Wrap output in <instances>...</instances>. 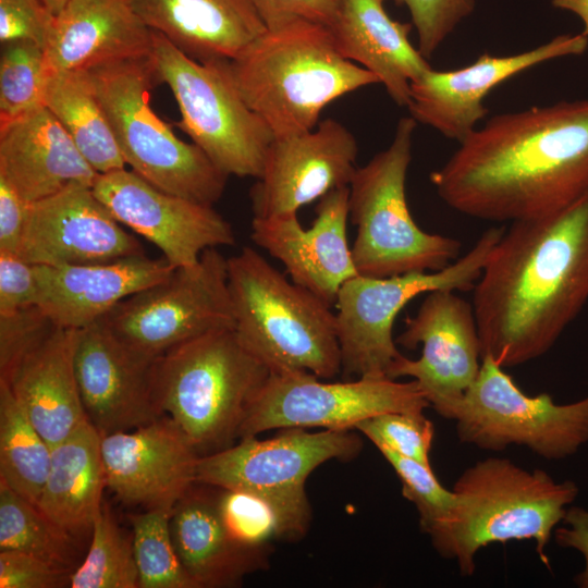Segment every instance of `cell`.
Returning a JSON list of instances; mask_svg holds the SVG:
<instances>
[{
    "mask_svg": "<svg viewBox=\"0 0 588 588\" xmlns=\"http://www.w3.org/2000/svg\"><path fill=\"white\" fill-rule=\"evenodd\" d=\"M458 144L429 179L468 217L530 219L588 193V99L497 114Z\"/></svg>",
    "mask_w": 588,
    "mask_h": 588,
    "instance_id": "obj_1",
    "label": "cell"
},
{
    "mask_svg": "<svg viewBox=\"0 0 588 588\" xmlns=\"http://www.w3.org/2000/svg\"><path fill=\"white\" fill-rule=\"evenodd\" d=\"M588 302V193L511 222L474 287L481 357L516 367L541 357Z\"/></svg>",
    "mask_w": 588,
    "mask_h": 588,
    "instance_id": "obj_2",
    "label": "cell"
},
{
    "mask_svg": "<svg viewBox=\"0 0 588 588\" xmlns=\"http://www.w3.org/2000/svg\"><path fill=\"white\" fill-rule=\"evenodd\" d=\"M230 65L243 98L274 138L314 130L329 103L379 84L340 54L329 27L303 20L266 28Z\"/></svg>",
    "mask_w": 588,
    "mask_h": 588,
    "instance_id": "obj_3",
    "label": "cell"
},
{
    "mask_svg": "<svg viewBox=\"0 0 588 588\" xmlns=\"http://www.w3.org/2000/svg\"><path fill=\"white\" fill-rule=\"evenodd\" d=\"M450 518L428 534L434 550L471 576L479 550L491 543L534 540L549 567L546 547L578 487L556 481L542 469H525L509 458L487 457L466 468L453 486Z\"/></svg>",
    "mask_w": 588,
    "mask_h": 588,
    "instance_id": "obj_4",
    "label": "cell"
},
{
    "mask_svg": "<svg viewBox=\"0 0 588 588\" xmlns=\"http://www.w3.org/2000/svg\"><path fill=\"white\" fill-rule=\"evenodd\" d=\"M228 278L235 333L272 373L307 371L331 379L341 372L331 306L250 247L228 258Z\"/></svg>",
    "mask_w": 588,
    "mask_h": 588,
    "instance_id": "obj_5",
    "label": "cell"
},
{
    "mask_svg": "<svg viewBox=\"0 0 588 588\" xmlns=\"http://www.w3.org/2000/svg\"><path fill=\"white\" fill-rule=\"evenodd\" d=\"M270 373L235 330L215 331L155 360L154 395L161 415L171 418L203 456L238 440L247 408Z\"/></svg>",
    "mask_w": 588,
    "mask_h": 588,
    "instance_id": "obj_6",
    "label": "cell"
},
{
    "mask_svg": "<svg viewBox=\"0 0 588 588\" xmlns=\"http://www.w3.org/2000/svg\"><path fill=\"white\" fill-rule=\"evenodd\" d=\"M417 122L399 120L391 144L357 168L350 183L348 215L357 228L352 257L358 274L388 278L431 272L460 258L458 240L421 230L406 199Z\"/></svg>",
    "mask_w": 588,
    "mask_h": 588,
    "instance_id": "obj_7",
    "label": "cell"
},
{
    "mask_svg": "<svg viewBox=\"0 0 588 588\" xmlns=\"http://www.w3.org/2000/svg\"><path fill=\"white\" fill-rule=\"evenodd\" d=\"M89 72L125 164L163 192L213 206L229 176L198 146L180 139L150 107L149 90L157 81L150 57Z\"/></svg>",
    "mask_w": 588,
    "mask_h": 588,
    "instance_id": "obj_8",
    "label": "cell"
},
{
    "mask_svg": "<svg viewBox=\"0 0 588 588\" xmlns=\"http://www.w3.org/2000/svg\"><path fill=\"white\" fill-rule=\"evenodd\" d=\"M150 61L179 106L177 126L228 176L258 179L274 135L243 98L230 60L199 62L152 30Z\"/></svg>",
    "mask_w": 588,
    "mask_h": 588,
    "instance_id": "obj_9",
    "label": "cell"
},
{
    "mask_svg": "<svg viewBox=\"0 0 588 588\" xmlns=\"http://www.w3.org/2000/svg\"><path fill=\"white\" fill-rule=\"evenodd\" d=\"M503 232L502 226L488 229L470 250L439 271L388 278L357 274L345 281L334 304L344 378L388 377L391 365L402 355L392 331L403 307L436 290H474Z\"/></svg>",
    "mask_w": 588,
    "mask_h": 588,
    "instance_id": "obj_10",
    "label": "cell"
},
{
    "mask_svg": "<svg viewBox=\"0 0 588 588\" xmlns=\"http://www.w3.org/2000/svg\"><path fill=\"white\" fill-rule=\"evenodd\" d=\"M99 322L136 355L156 360L204 334L234 330L228 259L217 248L115 305Z\"/></svg>",
    "mask_w": 588,
    "mask_h": 588,
    "instance_id": "obj_11",
    "label": "cell"
},
{
    "mask_svg": "<svg viewBox=\"0 0 588 588\" xmlns=\"http://www.w3.org/2000/svg\"><path fill=\"white\" fill-rule=\"evenodd\" d=\"M451 419L463 443L490 451L519 445L543 458L562 460L588 442V395L568 404L554 403L548 393L529 396L485 355Z\"/></svg>",
    "mask_w": 588,
    "mask_h": 588,
    "instance_id": "obj_12",
    "label": "cell"
},
{
    "mask_svg": "<svg viewBox=\"0 0 588 588\" xmlns=\"http://www.w3.org/2000/svg\"><path fill=\"white\" fill-rule=\"evenodd\" d=\"M320 379L307 371L271 372L247 408L238 439L283 428L355 430L358 422L379 414L430 406L415 380Z\"/></svg>",
    "mask_w": 588,
    "mask_h": 588,
    "instance_id": "obj_13",
    "label": "cell"
},
{
    "mask_svg": "<svg viewBox=\"0 0 588 588\" xmlns=\"http://www.w3.org/2000/svg\"><path fill=\"white\" fill-rule=\"evenodd\" d=\"M395 342L408 350L421 345V354L417 359L401 355L391 365L388 377L413 378L430 406L451 419L481 366L473 304L452 290L428 292L417 314L405 319V329Z\"/></svg>",
    "mask_w": 588,
    "mask_h": 588,
    "instance_id": "obj_14",
    "label": "cell"
},
{
    "mask_svg": "<svg viewBox=\"0 0 588 588\" xmlns=\"http://www.w3.org/2000/svg\"><path fill=\"white\" fill-rule=\"evenodd\" d=\"M91 188L120 223L156 245L174 268L196 265L208 248L235 244L231 223L213 206L163 192L126 168L98 174Z\"/></svg>",
    "mask_w": 588,
    "mask_h": 588,
    "instance_id": "obj_15",
    "label": "cell"
},
{
    "mask_svg": "<svg viewBox=\"0 0 588 588\" xmlns=\"http://www.w3.org/2000/svg\"><path fill=\"white\" fill-rule=\"evenodd\" d=\"M588 48L585 35H559L532 49L510 54H480L451 71L432 68L412 82L407 109L417 122L457 143L471 134L488 114L485 98L500 84L543 62L579 56Z\"/></svg>",
    "mask_w": 588,
    "mask_h": 588,
    "instance_id": "obj_16",
    "label": "cell"
},
{
    "mask_svg": "<svg viewBox=\"0 0 588 588\" xmlns=\"http://www.w3.org/2000/svg\"><path fill=\"white\" fill-rule=\"evenodd\" d=\"M363 449L354 430L283 428L269 439L245 437L221 451L200 456L197 482L221 489L293 490L331 460L348 462Z\"/></svg>",
    "mask_w": 588,
    "mask_h": 588,
    "instance_id": "obj_17",
    "label": "cell"
},
{
    "mask_svg": "<svg viewBox=\"0 0 588 588\" xmlns=\"http://www.w3.org/2000/svg\"><path fill=\"white\" fill-rule=\"evenodd\" d=\"M357 155L354 134L334 119L302 134L274 138L262 173L249 189L253 218L297 212L330 191L348 186Z\"/></svg>",
    "mask_w": 588,
    "mask_h": 588,
    "instance_id": "obj_18",
    "label": "cell"
},
{
    "mask_svg": "<svg viewBox=\"0 0 588 588\" xmlns=\"http://www.w3.org/2000/svg\"><path fill=\"white\" fill-rule=\"evenodd\" d=\"M19 255L32 265L63 266L145 255L91 186L72 184L30 204Z\"/></svg>",
    "mask_w": 588,
    "mask_h": 588,
    "instance_id": "obj_19",
    "label": "cell"
},
{
    "mask_svg": "<svg viewBox=\"0 0 588 588\" xmlns=\"http://www.w3.org/2000/svg\"><path fill=\"white\" fill-rule=\"evenodd\" d=\"M107 488L126 505L170 507L197 482L199 453L168 416L101 436Z\"/></svg>",
    "mask_w": 588,
    "mask_h": 588,
    "instance_id": "obj_20",
    "label": "cell"
},
{
    "mask_svg": "<svg viewBox=\"0 0 588 588\" xmlns=\"http://www.w3.org/2000/svg\"><path fill=\"white\" fill-rule=\"evenodd\" d=\"M154 363L124 346L99 321L77 330L78 392L88 421L101 436L133 430L163 416L154 395Z\"/></svg>",
    "mask_w": 588,
    "mask_h": 588,
    "instance_id": "obj_21",
    "label": "cell"
},
{
    "mask_svg": "<svg viewBox=\"0 0 588 588\" xmlns=\"http://www.w3.org/2000/svg\"><path fill=\"white\" fill-rule=\"evenodd\" d=\"M348 196L350 186L322 196L307 230L297 212L252 220L254 243L282 262L294 283L329 306L342 284L358 274L347 242Z\"/></svg>",
    "mask_w": 588,
    "mask_h": 588,
    "instance_id": "obj_22",
    "label": "cell"
},
{
    "mask_svg": "<svg viewBox=\"0 0 588 588\" xmlns=\"http://www.w3.org/2000/svg\"><path fill=\"white\" fill-rule=\"evenodd\" d=\"M36 306L53 324L81 330L99 321L126 297L166 280L176 268L146 255L112 261L34 265Z\"/></svg>",
    "mask_w": 588,
    "mask_h": 588,
    "instance_id": "obj_23",
    "label": "cell"
},
{
    "mask_svg": "<svg viewBox=\"0 0 588 588\" xmlns=\"http://www.w3.org/2000/svg\"><path fill=\"white\" fill-rule=\"evenodd\" d=\"M151 49L152 30L130 0H71L53 16L45 54L48 71H91Z\"/></svg>",
    "mask_w": 588,
    "mask_h": 588,
    "instance_id": "obj_24",
    "label": "cell"
},
{
    "mask_svg": "<svg viewBox=\"0 0 588 588\" xmlns=\"http://www.w3.org/2000/svg\"><path fill=\"white\" fill-rule=\"evenodd\" d=\"M0 176L33 204L72 184L93 187L98 173L57 118L41 106L0 125Z\"/></svg>",
    "mask_w": 588,
    "mask_h": 588,
    "instance_id": "obj_25",
    "label": "cell"
},
{
    "mask_svg": "<svg viewBox=\"0 0 588 588\" xmlns=\"http://www.w3.org/2000/svg\"><path fill=\"white\" fill-rule=\"evenodd\" d=\"M170 532L181 564L197 588H228L267 568L272 550L238 543L226 529L217 488L196 482L173 506Z\"/></svg>",
    "mask_w": 588,
    "mask_h": 588,
    "instance_id": "obj_26",
    "label": "cell"
},
{
    "mask_svg": "<svg viewBox=\"0 0 588 588\" xmlns=\"http://www.w3.org/2000/svg\"><path fill=\"white\" fill-rule=\"evenodd\" d=\"M385 0H341L329 26L340 54L372 73L390 98L407 107L413 81L432 66L409 39L412 23L390 17Z\"/></svg>",
    "mask_w": 588,
    "mask_h": 588,
    "instance_id": "obj_27",
    "label": "cell"
},
{
    "mask_svg": "<svg viewBox=\"0 0 588 588\" xmlns=\"http://www.w3.org/2000/svg\"><path fill=\"white\" fill-rule=\"evenodd\" d=\"M76 332L56 326L0 379L51 448L87 420L74 370Z\"/></svg>",
    "mask_w": 588,
    "mask_h": 588,
    "instance_id": "obj_28",
    "label": "cell"
},
{
    "mask_svg": "<svg viewBox=\"0 0 588 588\" xmlns=\"http://www.w3.org/2000/svg\"><path fill=\"white\" fill-rule=\"evenodd\" d=\"M140 20L199 62L232 60L266 30L250 0H130Z\"/></svg>",
    "mask_w": 588,
    "mask_h": 588,
    "instance_id": "obj_29",
    "label": "cell"
},
{
    "mask_svg": "<svg viewBox=\"0 0 588 588\" xmlns=\"http://www.w3.org/2000/svg\"><path fill=\"white\" fill-rule=\"evenodd\" d=\"M101 434L84 421L52 448L51 465L37 505L57 525L72 534L91 530L107 488Z\"/></svg>",
    "mask_w": 588,
    "mask_h": 588,
    "instance_id": "obj_30",
    "label": "cell"
},
{
    "mask_svg": "<svg viewBox=\"0 0 588 588\" xmlns=\"http://www.w3.org/2000/svg\"><path fill=\"white\" fill-rule=\"evenodd\" d=\"M217 503L231 536L252 549L272 550L273 542L302 540L311 524L305 488L240 490L217 488Z\"/></svg>",
    "mask_w": 588,
    "mask_h": 588,
    "instance_id": "obj_31",
    "label": "cell"
},
{
    "mask_svg": "<svg viewBox=\"0 0 588 588\" xmlns=\"http://www.w3.org/2000/svg\"><path fill=\"white\" fill-rule=\"evenodd\" d=\"M44 106L98 174L125 169L89 71H49Z\"/></svg>",
    "mask_w": 588,
    "mask_h": 588,
    "instance_id": "obj_32",
    "label": "cell"
},
{
    "mask_svg": "<svg viewBox=\"0 0 588 588\" xmlns=\"http://www.w3.org/2000/svg\"><path fill=\"white\" fill-rule=\"evenodd\" d=\"M52 448L34 427L8 383L0 381V481L37 504Z\"/></svg>",
    "mask_w": 588,
    "mask_h": 588,
    "instance_id": "obj_33",
    "label": "cell"
},
{
    "mask_svg": "<svg viewBox=\"0 0 588 588\" xmlns=\"http://www.w3.org/2000/svg\"><path fill=\"white\" fill-rule=\"evenodd\" d=\"M74 537L37 504L0 481V551L24 552L73 572Z\"/></svg>",
    "mask_w": 588,
    "mask_h": 588,
    "instance_id": "obj_34",
    "label": "cell"
},
{
    "mask_svg": "<svg viewBox=\"0 0 588 588\" xmlns=\"http://www.w3.org/2000/svg\"><path fill=\"white\" fill-rule=\"evenodd\" d=\"M71 588H139L133 537L126 535L102 503L91 526L84 561L70 576Z\"/></svg>",
    "mask_w": 588,
    "mask_h": 588,
    "instance_id": "obj_35",
    "label": "cell"
},
{
    "mask_svg": "<svg viewBox=\"0 0 588 588\" xmlns=\"http://www.w3.org/2000/svg\"><path fill=\"white\" fill-rule=\"evenodd\" d=\"M172 510L150 509L130 516L139 588H197L172 542Z\"/></svg>",
    "mask_w": 588,
    "mask_h": 588,
    "instance_id": "obj_36",
    "label": "cell"
},
{
    "mask_svg": "<svg viewBox=\"0 0 588 588\" xmlns=\"http://www.w3.org/2000/svg\"><path fill=\"white\" fill-rule=\"evenodd\" d=\"M45 49L30 41L1 45L0 125L41 106L48 78Z\"/></svg>",
    "mask_w": 588,
    "mask_h": 588,
    "instance_id": "obj_37",
    "label": "cell"
},
{
    "mask_svg": "<svg viewBox=\"0 0 588 588\" xmlns=\"http://www.w3.org/2000/svg\"><path fill=\"white\" fill-rule=\"evenodd\" d=\"M378 450L400 478L404 498L415 505L421 530L428 535L445 523L454 510L456 498L453 490L440 483L431 466L385 448Z\"/></svg>",
    "mask_w": 588,
    "mask_h": 588,
    "instance_id": "obj_38",
    "label": "cell"
},
{
    "mask_svg": "<svg viewBox=\"0 0 588 588\" xmlns=\"http://www.w3.org/2000/svg\"><path fill=\"white\" fill-rule=\"evenodd\" d=\"M355 430L369 439L376 448L430 465L429 453L434 438V426L424 412H389L357 424Z\"/></svg>",
    "mask_w": 588,
    "mask_h": 588,
    "instance_id": "obj_39",
    "label": "cell"
},
{
    "mask_svg": "<svg viewBox=\"0 0 588 588\" xmlns=\"http://www.w3.org/2000/svg\"><path fill=\"white\" fill-rule=\"evenodd\" d=\"M405 7L418 37V50L429 59L475 10V0H392Z\"/></svg>",
    "mask_w": 588,
    "mask_h": 588,
    "instance_id": "obj_40",
    "label": "cell"
},
{
    "mask_svg": "<svg viewBox=\"0 0 588 588\" xmlns=\"http://www.w3.org/2000/svg\"><path fill=\"white\" fill-rule=\"evenodd\" d=\"M54 327L37 306L0 316V379L7 378Z\"/></svg>",
    "mask_w": 588,
    "mask_h": 588,
    "instance_id": "obj_41",
    "label": "cell"
},
{
    "mask_svg": "<svg viewBox=\"0 0 588 588\" xmlns=\"http://www.w3.org/2000/svg\"><path fill=\"white\" fill-rule=\"evenodd\" d=\"M72 571L11 550L0 551L1 588H60L69 587Z\"/></svg>",
    "mask_w": 588,
    "mask_h": 588,
    "instance_id": "obj_42",
    "label": "cell"
},
{
    "mask_svg": "<svg viewBox=\"0 0 588 588\" xmlns=\"http://www.w3.org/2000/svg\"><path fill=\"white\" fill-rule=\"evenodd\" d=\"M53 16L40 0H0V42L30 41L46 48Z\"/></svg>",
    "mask_w": 588,
    "mask_h": 588,
    "instance_id": "obj_43",
    "label": "cell"
},
{
    "mask_svg": "<svg viewBox=\"0 0 588 588\" xmlns=\"http://www.w3.org/2000/svg\"><path fill=\"white\" fill-rule=\"evenodd\" d=\"M35 266L19 254L0 250V316L36 306Z\"/></svg>",
    "mask_w": 588,
    "mask_h": 588,
    "instance_id": "obj_44",
    "label": "cell"
},
{
    "mask_svg": "<svg viewBox=\"0 0 588 588\" xmlns=\"http://www.w3.org/2000/svg\"><path fill=\"white\" fill-rule=\"evenodd\" d=\"M267 28L293 21H309L329 27L341 0H250Z\"/></svg>",
    "mask_w": 588,
    "mask_h": 588,
    "instance_id": "obj_45",
    "label": "cell"
},
{
    "mask_svg": "<svg viewBox=\"0 0 588 588\" xmlns=\"http://www.w3.org/2000/svg\"><path fill=\"white\" fill-rule=\"evenodd\" d=\"M30 204L0 176V250L19 254Z\"/></svg>",
    "mask_w": 588,
    "mask_h": 588,
    "instance_id": "obj_46",
    "label": "cell"
},
{
    "mask_svg": "<svg viewBox=\"0 0 588 588\" xmlns=\"http://www.w3.org/2000/svg\"><path fill=\"white\" fill-rule=\"evenodd\" d=\"M562 524L563 526L554 529L555 542L561 548L574 549L583 555L585 566L574 581L580 588H588V510L568 506Z\"/></svg>",
    "mask_w": 588,
    "mask_h": 588,
    "instance_id": "obj_47",
    "label": "cell"
},
{
    "mask_svg": "<svg viewBox=\"0 0 588 588\" xmlns=\"http://www.w3.org/2000/svg\"><path fill=\"white\" fill-rule=\"evenodd\" d=\"M552 5L577 15L584 26L581 34L588 37V0H552Z\"/></svg>",
    "mask_w": 588,
    "mask_h": 588,
    "instance_id": "obj_48",
    "label": "cell"
},
{
    "mask_svg": "<svg viewBox=\"0 0 588 588\" xmlns=\"http://www.w3.org/2000/svg\"><path fill=\"white\" fill-rule=\"evenodd\" d=\"M69 1L71 0H40L52 15H57Z\"/></svg>",
    "mask_w": 588,
    "mask_h": 588,
    "instance_id": "obj_49",
    "label": "cell"
}]
</instances>
